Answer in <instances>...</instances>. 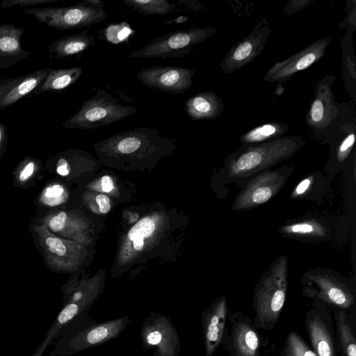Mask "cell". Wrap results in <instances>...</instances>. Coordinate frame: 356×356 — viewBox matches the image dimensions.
Masks as SVG:
<instances>
[{
	"label": "cell",
	"mask_w": 356,
	"mask_h": 356,
	"mask_svg": "<svg viewBox=\"0 0 356 356\" xmlns=\"http://www.w3.org/2000/svg\"><path fill=\"white\" fill-rule=\"evenodd\" d=\"M305 144L298 136H281L256 144H243L229 156L226 163L228 175L247 176L289 158Z\"/></svg>",
	"instance_id": "obj_1"
},
{
	"label": "cell",
	"mask_w": 356,
	"mask_h": 356,
	"mask_svg": "<svg viewBox=\"0 0 356 356\" xmlns=\"http://www.w3.org/2000/svg\"><path fill=\"white\" fill-rule=\"evenodd\" d=\"M137 111L136 107L121 103L105 89H98L62 126L65 129H92L115 123Z\"/></svg>",
	"instance_id": "obj_2"
},
{
	"label": "cell",
	"mask_w": 356,
	"mask_h": 356,
	"mask_svg": "<svg viewBox=\"0 0 356 356\" xmlns=\"http://www.w3.org/2000/svg\"><path fill=\"white\" fill-rule=\"evenodd\" d=\"M22 11L49 28L62 30L89 27L107 17L101 0H83L65 7L25 8Z\"/></svg>",
	"instance_id": "obj_3"
},
{
	"label": "cell",
	"mask_w": 356,
	"mask_h": 356,
	"mask_svg": "<svg viewBox=\"0 0 356 356\" xmlns=\"http://www.w3.org/2000/svg\"><path fill=\"white\" fill-rule=\"evenodd\" d=\"M216 27L193 26L168 33L152 40L129 55L131 58H179L188 54L196 45L214 35Z\"/></svg>",
	"instance_id": "obj_4"
},
{
	"label": "cell",
	"mask_w": 356,
	"mask_h": 356,
	"mask_svg": "<svg viewBox=\"0 0 356 356\" xmlns=\"http://www.w3.org/2000/svg\"><path fill=\"white\" fill-rule=\"evenodd\" d=\"M286 291V263L282 261L268 273L255 291L256 316L264 327L277 321L285 301Z\"/></svg>",
	"instance_id": "obj_5"
},
{
	"label": "cell",
	"mask_w": 356,
	"mask_h": 356,
	"mask_svg": "<svg viewBox=\"0 0 356 356\" xmlns=\"http://www.w3.org/2000/svg\"><path fill=\"white\" fill-rule=\"evenodd\" d=\"M140 339L145 351L152 356H178L181 339L171 319L161 312L151 310L144 319Z\"/></svg>",
	"instance_id": "obj_6"
},
{
	"label": "cell",
	"mask_w": 356,
	"mask_h": 356,
	"mask_svg": "<svg viewBox=\"0 0 356 356\" xmlns=\"http://www.w3.org/2000/svg\"><path fill=\"white\" fill-rule=\"evenodd\" d=\"M131 321L127 315L100 323L90 317L71 330L67 352L85 350L115 339Z\"/></svg>",
	"instance_id": "obj_7"
},
{
	"label": "cell",
	"mask_w": 356,
	"mask_h": 356,
	"mask_svg": "<svg viewBox=\"0 0 356 356\" xmlns=\"http://www.w3.org/2000/svg\"><path fill=\"white\" fill-rule=\"evenodd\" d=\"M335 79V76L329 74L315 85L314 97L306 116L307 124L315 134L330 131L340 118L341 108L332 89Z\"/></svg>",
	"instance_id": "obj_8"
},
{
	"label": "cell",
	"mask_w": 356,
	"mask_h": 356,
	"mask_svg": "<svg viewBox=\"0 0 356 356\" xmlns=\"http://www.w3.org/2000/svg\"><path fill=\"white\" fill-rule=\"evenodd\" d=\"M270 28L264 18L243 40L234 44L220 61L219 66L230 74L252 63L263 51Z\"/></svg>",
	"instance_id": "obj_9"
},
{
	"label": "cell",
	"mask_w": 356,
	"mask_h": 356,
	"mask_svg": "<svg viewBox=\"0 0 356 356\" xmlns=\"http://www.w3.org/2000/svg\"><path fill=\"white\" fill-rule=\"evenodd\" d=\"M332 40L330 37L318 39L289 58L277 61L267 70L264 80L271 83L289 79L294 74L319 60L325 55Z\"/></svg>",
	"instance_id": "obj_10"
},
{
	"label": "cell",
	"mask_w": 356,
	"mask_h": 356,
	"mask_svg": "<svg viewBox=\"0 0 356 356\" xmlns=\"http://www.w3.org/2000/svg\"><path fill=\"white\" fill-rule=\"evenodd\" d=\"M195 71L177 66H153L142 69L137 79L145 86L170 92L182 94L193 84Z\"/></svg>",
	"instance_id": "obj_11"
},
{
	"label": "cell",
	"mask_w": 356,
	"mask_h": 356,
	"mask_svg": "<svg viewBox=\"0 0 356 356\" xmlns=\"http://www.w3.org/2000/svg\"><path fill=\"white\" fill-rule=\"evenodd\" d=\"M51 68L38 70L25 75L4 79L0 86V110H5L31 94L43 82Z\"/></svg>",
	"instance_id": "obj_12"
},
{
	"label": "cell",
	"mask_w": 356,
	"mask_h": 356,
	"mask_svg": "<svg viewBox=\"0 0 356 356\" xmlns=\"http://www.w3.org/2000/svg\"><path fill=\"white\" fill-rule=\"evenodd\" d=\"M226 301L221 298L204 309L202 323L206 356H211L218 346L224 332Z\"/></svg>",
	"instance_id": "obj_13"
},
{
	"label": "cell",
	"mask_w": 356,
	"mask_h": 356,
	"mask_svg": "<svg viewBox=\"0 0 356 356\" xmlns=\"http://www.w3.org/2000/svg\"><path fill=\"white\" fill-rule=\"evenodd\" d=\"M24 31V28L11 24H0V69L14 66L31 54L22 47Z\"/></svg>",
	"instance_id": "obj_14"
},
{
	"label": "cell",
	"mask_w": 356,
	"mask_h": 356,
	"mask_svg": "<svg viewBox=\"0 0 356 356\" xmlns=\"http://www.w3.org/2000/svg\"><path fill=\"white\" fill-rule=\"evenodd\" d=\"M282 180L278 179L276 172L260 175L251 181L241 194L236 203L238 209L266 202L278 189Z\"/></svg>",
	"instance_id": "obj_15"
},
{
	"label": "cell",
	"mask_w": 356,
	"mask_h": 356,
	"mask_svg": "<svg viewBox=\"0 0 356 356\" xmlns=\"http://www.w3.org/2000/svg\"><path fill=\"white\" fill-rule=\"evenodd\" d=\"M224 108L222 99L212 91L195 94L184 104L186 113L191 120L214 119L222 113Z\"/></svg>",
	"instance_id": "obj_16"
},
{
	"label": "cell",
	"mask_w": 356,
	"mask_h": 356,
	"mask_svg": "<svg viewBox=\"0 0 356 356\" xmlns=\"http://www.w3.org/2000/svg\"><path fill=\"white\" fill-rule=\"evenodd\" d=\"M313 282V286L307 289L311 296L342 309H347L353 305L352 294L339 283L323 277L314 278Z\"/></svg>",
	"instance_id": "obj_17"
},
{
	"label": "cell",
	"mask_w": 356,
	"mask_h": 356,
	"mask_svg": "<svg viewBox=\"0 0 356 356\" xmlns=\"http://www.w3.org/2000/svg\"><path fill=\"white\" fill-rule=\"evenodd\" d=\"M95 38L88 31L65 35L57 39L48 45L49 58L62 59L81 54L94 46Z\"/></svg>",
	"instance_id": "obj_18"
},
{
	"label": "cell",
	"mask_w": 356,
	"mask_h": 356,
	"mask_svg": "<svg viewBox=\"0 0 356 356\" xmlns=\"http://www.w3.org/2000/svg\"><path fill=\"white\" fill-rule=\"evenodd\" d=\"M82 74L83 69L80 66L51 69L41 85L31 95L63 91L74 84Z\"/></svg>",
	"instance_id": "obj_19"
},
{
	"label": "cell",
	"mask_w": 356,
	"mask_h": 356,
	"mask_svg": "<svg viewBox=\"0 0 356 356\" xmlns=\"http://www.w3.org/2000/svg\"><path fill=\"white\" fill-rule=\"evenodd\" d=\"M307 330L316 356H335L332 335L327 324L318 316L309 318Z\"/></svg>",
	"instance_id": "obj_20"
},
{
	"label": "cell",
	"mask_w": 356,
	"mask_h": 356,
	"mask_svg": "<svg viewBox=\"0 0 356 356\" xmlns=\"http://www.w3.org/2000/svg\"><path fill=\"white\" fill-rule=\"evenodd\" d=\"M289 129L288 124L283 122H271L257 126L245 133L239 138L243 144H256L270 140L286 133Z\"/></svg>",
	"instance_id": "obj_21"
},
{
	"label": "cell",
	"mask_w": 356,
	"mask_h": 356,
	"mask_svg": "<svg viewBox=\"0 0 356 356\" xmlns=\"http://www.w3.org/2000/svg\"><path fill=\"white\" fill-rule=\"evenodd\" d=\"M234 348L238 356H257L259 339L254 330L246 323H239L234 332Z\"/></svg>",
	"instance_id": "obj_22"
},
{
	"label": "cell",
	"mask_w": 356,
	"mask_h": 356,
	"mask_svg": "<svg viewBox=\"0 0 356 356\" xmlns=\"http://www.w3.org/2000/svg\"><path fill=\"white\" fill-rule=\"evenodd\" d=\"M122 2L145 16L165 15L177 8L175 3L166 0H122Z\"/></svg>",
	"instance_id": "obj_23"
},
{
	"label": "cell",
	"mask_w": 356,
	"mask_h": 356,
	"mask_svg": "<svg viewBox=\"0 0 356 356\" xmlns=\"http://www.w3.org/2000/svg\"><path fill=\"white\" fill-rule=\"evenodd\" d=\"M154 229V222L149 217L143 218L131 228L128 233V238L133 241V245L136 250H143L144 239L150 236Z\"/></svg>",
	"instance_id": "obj_24"
},
{
	"label": "cell",
	"mask_w": 356,
	"mask_h": 356,
	"mask_svg": "<svg viewBox=\"0 0 356 356\" xmlns=\"http://www.w3.org/2000/svg\"><path fill=\"white\" fill-rule=\"evenodd\" d=\"M337 327L342 349L346 356H356L355 337L346 314L341 312L337 318Z\"/></svg>",
	"instance_id": "obj_25"
},
{
	"label": "cell",
	"mask_w": 356,
	"mask_h": 356,
	"mask_svg": "<svg viewBox=\"0 0 356 356\" xmlns=\"http://www.w3.org/2000/svg\"><path fill=\"white\" fill-rule=\"evenodd\" d=\"M284 356H316L296 332H290L286 340Z\"/></svg>",
	"instance_id": "obj_26"
},
{
	"label": "cell",
	"mask_w": 356,
	"mask_h": 356,
	"mask_svg": "<svg viewBox=\"0 0 356 356\" xmlns=\"http://www.w3.org/2000/svg\"><path fill=\"white\" fill-rule=\"evenodd\" d=\"M63 188L60 185H53L47 187L43 192L42 200L48 205L55 206L62 202Z\"/></svg>",
	"instance_id": "obj_27"
},
{
	"label": "cell",
	"mask_w": 356,
	"mask_h": 356,
	"mask_svg": "<svg viewBox=\"0 0 356 356\" xmlns=\"http://www.w3.org/2000/svg\"><path fill=\"white\" fill-rule=\"evenodd\" d=\"M58 0H3L0 6L1 8H8L13 7H24L37 6L40 4H47L58 1Z\"/></svg>",
	"instance_id": "obj_28"
},
{
	"label": "cell",
	"mask_w": 356,
	"mask_h": 356,
	"mask_svg": "<svg viewBox=\"0 0 356 356\" xmlns=\"http://www.w3.org/2000/svg\"><path fill=\"white\" fill-rule=\"evenodd\" d=\"M49 250L59 256H63L66 252V248L62 241L55 237H48L45 241Z\"/></svg>",
	"instance_id": "obj_29"
},
{
	"label": "cell",
	"mask_w": 356,
	"mask_h": 356,
	"mask_svg": "<svg viewBox=\"0 0 356 356\" xmlns=\"http://www.w3.org/2000/svg\"><path fill=\"white\" fill-rule=\"evenodd\" d=\"M67 218L65 212H60L58 215L54 216L49 222V228L54 232H59L65 226Z\"/></svg>",
	"instance_id": "obj_30"
},
{
	"label": "cell",
	"mask_w": 356,
	"mask_h": 356,
	"mask_svg": "<svg viewBox=\"0 0 356 356\" xmlns=\"http://www.w3.org/2000/svg\"><path fill=\"white\" fill-rule=\"evenodd\" d=\"M316 230V226L310 222H300L293 225L289 228V231L295 234H307L314 232Z\"/></svg>",
	"instance_id": "obj_31"
},
{
	"label": "cell",
	"mask_w": 356,
	"mask_h": 356,
	"mask_svg": "<svg viewBox=\"0 0 356 356\" xmlns=\"http://www.w3.org/2000/svg\"><path fill=\"white\" fill-rule=\"evenodd\" d=\"M96 201L99 207V210L102 213H106L110 211V200L108 196L99 194L96 197Z\"/></svg>",
	"instance_id": "obj_32"
},
{
	"label": "cell",
	"mask_w": 356,
	"mask_h": 356,
	"mask_svg": "<svg viewBox=\"0 0 356 356\" xmlns=\"http://www.w3.org/2000/svg\"><path fill=\"white\" fill-rule=\"evenodd\" d=\"M70 165L67 159L61 156L58 159L56 171L61 176H66L70 172Z\"/></svg>",
	"instance_id": "obj_33"
},
{
	"label": "cell",
	"mask_w": 356,
	"mask_h": 356,
	"mask_svg": "<svg viewBox=\"0 0 356 356\" xmlns=\"http://www.w3.org/2000/svg\"><path fill=\"white\" fill-rule=\"evenodd\" d=\"M35 170V163L33 161H29L24 167L19 175L20 181L27 180L31 175L33 173Z\"/></svg>",
	"instance_id": "obj_34"
},
{
	"label": "cell",
	"mask_w": 356,
	"mask_h": 356,
	"mask_svg": "<svg viewBox=\"0 0 356 356\" xmlns=\"http://www.w3.org/2000/svg\"><path fill=\"white\" fill-rule=\"evenodd\" d=\"M8 140V129L6 126L0 122V154L6 145Z\"/></svg>",
	"instance_id": "obj_35"
},
{
	"label": "cell",
	"mask_w": 356,
	"mask_h": 356,
	"mask_svg": "<svg viewBox=\"0 0 356 356\" xmlns=\"http://www.w3.org/2000/svg\"><path fill=\"white\" fill-rule=\"evenodd\" d=\"M311 184V180L309 178L305 179L302 181H300L298 186H296L294 192L296 195H300L303 194L309 188Z\"/></svg>",
	"instance_id": "obj_36"
},
{
	"label": "cell",
	"mask_w": 356,
	"mask_h": 356,
	"mask_svg": "<svg viewBox=\"0 0 356 356\" xmlns=\"http://www.w3.org/2000/svg\"><path fill=\"white\" fill-rule=\"evenodd\" d=\"M102 190L104 192L108 193L113 188V183L112 179L109 176H104L102 178Z\"/></svg>",
	"instance_id": "obj_37"
},
{
	"label": "cell",
	"mask_w": 356,
	"mask_h": 356,
	"mask_svg": "<svg viewBox=\"0 0 356 356\" xmlns=\"http://www.w3.org/2000/svg\"><path fill=\"white\" fill-rule=\"evenodd\" d=\"M3 81H4V79H0V86L3 83Z\"/></svg>",
	"instance_id": "obj_38"
},
{
	"label": "cell",
	"mask_w": 356,
	"mask_h": 356,
	"mask_svg": "<svg viewBox=\"0 0 356 356\" xmlns=\"http://www.w3.org/2000/svg\"><path fill=\"white\" fill-rule=\"evenodd\" d=\"M113 356H119V355H113Z\"/></svg>",
	"instance_id": "obj_39"
}]
</instances>
